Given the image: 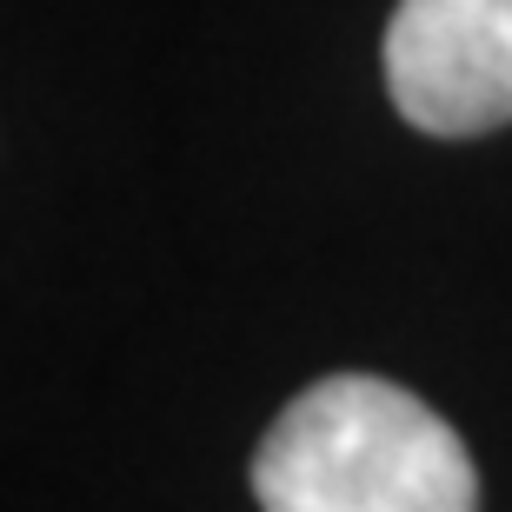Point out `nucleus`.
<instances>
[{"label": "nucleus", "instance_id": "1", "mask_svg": "<svg viewBox=\"0 0 512 512\" xmlns=\"http://www.w3.org/2000/svg\"><path fill=\"white\" fill-rule=\"evenodd\" d=\"M260 512H479L466 439L380 373H326L253 453Z\"/></svg>", "mask_w": 512, "mask_h": 512}, {"label": "nucleus", "instance_id": "2", "mask_svg": "<svg viewBox=\"0 0 512 512\" xmlns=\"http://www.w3.org/2000/svg\"><path fill=\"white\" fill-rule=\"evenodd\" d=\"M386 94L419 133L473 140L512 120V0H399Z\"/></svg>", "mask_w": 512, "mask_h": 512}]
</instances>
